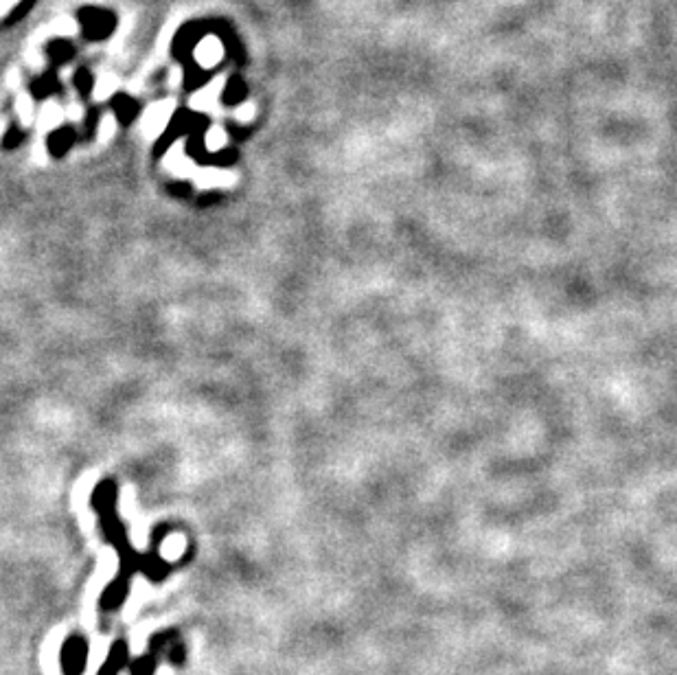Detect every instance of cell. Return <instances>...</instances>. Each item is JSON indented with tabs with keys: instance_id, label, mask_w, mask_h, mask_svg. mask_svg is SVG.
<instances>
[{
	"instance_id": "3957f363",
	"label": "cell",
	"mask_w": 677,
	"mask_h": 675,
	"mask_svg": "<svg viewBox=\"0 0 677 675\" xmlns=\"http://www.w3.org/2000/svg\"><path fill=\"white\" fill-rule=\"evenodd\" d=\"M128 662H130L128 643H125V640H117L110 649L108 660L103 662L97 675H119L125 667H128Z\"/></svg>"
},
{
	"instance_id": "6da1fadb",
	"label": "cell",
	"mask_w": 677,
	"mask_h": 675,
	"mask_svg": "<svg viewBox=\"0 0 677 675\" xmlns=\"http://www.w3.org/2000/svg\"><path fill=\"white\" fill-rule=\"evenodd\" d=\"M163 660L171 662V665H182L185 662V645H182L180 634L174 632V629L152 636L147 654L132 662L130 675H154L156 667Z\"/></svg>"
},
{
	"instance_id": "7a4b0ae2",
	"label": "cell",
	"mask_w": 677,
	"mask_h": 675,
	"mask_svg": "<svg viewBox=\"0 0 677 675\" xmlns=\"http://www.w3.org/2000/svg\"><path fill=\"white\" fill-rule=\"evenodd\" d=\"M60 665L64 675H82L88 665V640L82 634H73L64 640Z\"/></svg>"
}]
</instances>
